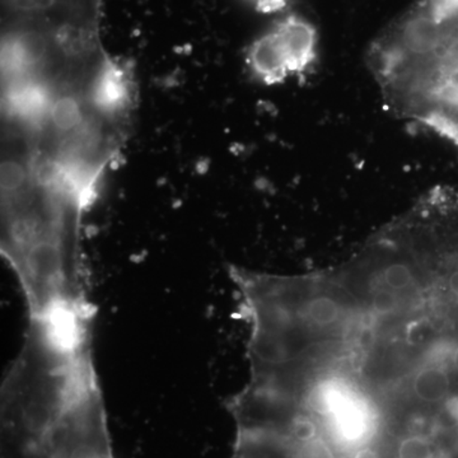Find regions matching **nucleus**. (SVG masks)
<instances>
[{
    "instance_id": "1",
    "label": "nucleus",
    "mask_w": 458,
    "mask_h": 458,
    "mask_svg": "<svg viewBox=\"0 0 458 458\" xmlns=\"http://www.w3.org/2000/svg\"><path fill=\"white\" fill-rule=\"evenodd\" d=\"M229 276L250 458H458V192L421 195L339 264Z\"/></svg>"
},
{
    "instance_id": "2",
    "label": "nucleus",
    "mask_w": 458,
    "mask_h": 458,
    "mask_svg": "<svg viewBox=\"0 0 458 458\" xmlns=\"http://www.w3.org/2000/svg\"><path fill=\"white\" fill-rule=\"evenodd\" d=\"M318 36L303 17L286 16L274 23L247 50L250 73L265 86L285 83L311 71L318 60Z\"/></svg>"
},
{
    "instance_id": "3",
    "label": "nucleus",
    "mask_w": 458,
    "mask_h": 458,
    "mask_svg": "<svg viewBox=\"0 0 458 458\" xmlns=\"http://www.w3.org/2000/svg\"><path fill=\"white\" fill-rule=\"evenodd\" d=\"M261 13H276L288 4L289 0H249Z\"/></svg>"
},
{
    "instance_id": "4",
    "label": "nucleus",
    "mask_w": 458,
    "mask_h": 458,
    "mask_svg": "<svg viewBox=\"0 0 458 458\" xmlns=\"http://www.w3.org/2000/svg\"><path fill=\"white\" fill-rule=\"evenodd\" d=\"M443 140L450 141L454 147L458 148V102L451 114L450 120L443 131Z\"/></svg>"
}]
</instances>
